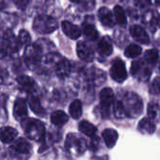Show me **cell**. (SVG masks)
I'll list each match as a JSON object with an SVG mask.
<instances>
[{
	"instance_id": "1",
	"label": "cell",
	"mask_w": 160,
	"mask_h": 160,
	"mask_svg": "<svg viewBox=\"0 0 160 160\" xmlns=\"http://www.w3.org/2000/svg\"><path fill=\"white\" fill-rule=\"evenodd\" d=\"M122 104L124 108L126 117L137 118L142 112L143 103H142L141 99L134 92H127L125 94Z\"/></svg>"
},
{
	"instance_id": "2",
	"label": "cell",
	"mask_w": 160,
	"mask_h": 160,
	"mask_svg": "<svg viewBox=\"0 0 160 160\" xmlns=\"http://www.w3.org/2000/svg\"><path fill=\"white\" fill-rule=\"evenodd\" d=\"M23 128L26 132V135L28 138L41 141L44 138L45 136V128L42 122L35 119H28L23 122Z\"/></svg>"
},
{
	"instance_id": "3",
	"label": "cell",
	"mask_w": 160,
	"mask_h": 160,
	"mask_svg": "<svg viewBox=\"0 0 160 160\" xmlns=\"http://www.w3.org/2000/svg\"><path fill=\"white\" fill-rule=\"evenodd\" d=\"M32 146L31 144L23 138L14 140L11 146L10 152L11 154L18 160H27L31 155Z\"/></svg>"
},
{
	"instance_id": "4",
	"label": "cell",
	"mask_w": 160,
	"mask_h": 160,
	"mask_svg": "<svg viewBox=\"0 0 160 160\" xmlns=\"http://www.w3.org/2000/svg\"><path fill=\"white\" fill-rule=\"evenodd\" d=\"M33 28L37 33L49 34L58 28V22L48 15H38L33 22Z\"/></svg>"
},
{
	"instance_id": "5",
	"label": "cell",
	"mask_w": 160,
	"mask_h": 160,
	"mask_svg": "<svg viewBox=\"0 0 160 160\" xmlns=\"http://www.w3.org/2000/svg\"><path fill=\"white\" fill-rule=\"evenodd\" d=\"M131 72L140 81H147L151 76L152 71L147 66V63L145 61L136 60L132 63Z\"/></svg>"
},
{
	"instance_id": "6",
	"label": "cell",
	"mask_w": 160,
	"mask_h": 160,
	"mask_svg": "<svg viewBox=\"0 0 160 160\" xmlns=\"http://www.w3.org/2000/svg\"><path fill=\"white\" fill-rule=\"evenodd\" d=\"M115 96L110 88H105L100 92V101H101V111L104 117H108L109 108L113 105Z\"/></svg>"
},
{
	"instance_id": "7",
	"label": "cell",
	"mask_w": 160,
	"mask_h": 160,
	"mask_svg": "<svg viewBox=\"0 0 160 160\" xmlns=\"http://www.w3.org/2000/svg\"><path fill=\"white\" fill-rule=\"evenodd\" d=\"M110 75L116 82L122 83L127 78V72L123 61L120 58H116L110 69Z\"/></svg>"
},
{
	"instance_id": "8",
	"label": "cell",
	"mask_w": 160,
	"mask_h": 160,
	"mask_svg": "<svg viewBox=\"0 0 160 160\" xmlns=\"http://www.w3.org/2000/svg\"><path fill=\"white\" fill-rule=\"evenodd\" d=\"M76 50H77L78 57L81 58L82 60L90 62V61H92V59L94 58L93 50H92V46H90L87 42H79L77 43Z\"/></svg>"
},
{
	"instance_id": "9",
	"label": "cell",
	"mask_w": 160,
	"mask_h": 160,
	"mask_svg": "<svg viewBox=\"0 0 160 160\" xmlns=\"http://www.w3.org/2000/svg\"><path fill=\"white\" fill-rule=\"evenodd\" d=\"M130 34L136 41H138V42L142 44H148L150 42L148 33L140 26H137V25L132 26L130 28Z\"/></svg>"
},
{
	"instance_id": "10",
	"label": "cell",
	"mask_w": 160,
	"mask_h": 160,
	"mask_svg": "<svg viewBox=\"0 0 160 160\" xmlns=\"http://www.w3.org/2000/svg\"><path fill=\"white\" fill-rule=\"evenodd\" d=\"M65 148L68 151L74 150L75 152H83L85 151V146H83L81 139L78 138L73 134L68 135L66 141H65Z\"/></svg>"
},
{
	"instance_id": "11",
	"label": "cell",
	"mask_w": 160,
	"mask_h": 160,
	"mask_svg": "<svg viewBox=\"0 0 160 160\" xmlns=\"http://www.w3.org/2000/svg\"><path fill=\"white\" fill-rule=\"evenodd\" d=\"M61 27H62V29H63V32L65 33V35L68 36L69 38H71L72 40H76L81 36V30H80V28L77 26H75L68 21L62 22Z\"/></svg>"
},
{
	"instance_id": "12",
	"label": "cell",
	"mask_w": 160,
	"mask_h": 160,
	"mask_svg": "<svg viewBox=\"0 0 160 160\" xmlns=\"http://www.w3.org/2000/svg\"><path fill=\"white\" fill-rule=\"evenodd\" d=\"M17 135H18L17 130L12 127L6 126L0 128V139H1L3 143L6 144L12 143L15 140Z\"/></svg>"
},
{
	"instance_id": "13",
	"label": "cell",
	"mask_w": 160,
	"mask_h": 160,
	"mask_svg": "<svg viewBox=\"0 0 160 160\" xmlns=\"http://www.w3.org/2000/svg\"><path fill=\"white\" fill-rule=\"evenodd\" d=\"M142 21L147 28H149L151 30L154 31L156 29V26L159 22L158 13L155 11H148L147 12L144 13Z\"/></svg>"
},
{
	"instance_id": "14",
	"label": "cell",
	"mask_w": 160,
	"mask_h": 160,
	"mask_svg": "<svg viewBox=\"0 0 160 160\" xmlns=\"http://www.w3.org/2000/svg\"><path fill=\"white\" fill-rule=\"evenodd\" d=\"M13 114L14 117L18 120L25 119L28 115V107L27 103L24 99L19 98L15 101L13 107Z\"/></svg>"
},
{
	"instance_id": "15",
	"label": "cell",
	"mask_w": 160,
	"mask_h": 160,
	"mask_svg": "<svg viewBox=\"0 0 160 160\" xmlns=\"http://www.w3.org/2000/svg\"><path fill=\"white\" fill-rule=\"evenodd\" d=\"M98 17L103 26L107 28H112L114 26V18L111 12L108 8H101L98 12Z\"/></svg>"
},
{
	"instance_id": "16",
	"label": "cell",
	"mask_w": 160,
	"mask_h": 160,
	"mask_svg": "<svg viewBox=\"0 0 160 160\" xmlns=\"http://www.w3.org/2000/svg\"><path fill=\"white\" fill-rule=\"evenodd\" d=\"M102 137L104 138V141H105L106 145L108 148H112L116 144L119 135H118V132L115 129L108 128V129L103 131Z\"/></svg>"
},
{
	"instance_id": "17",
	"label": "cell",
	"mask_w": 160,
	"mask_h": 160,
	"mask_svg": "<svg viewBox=\"0 0 160 160\" xmlns=\"http://www.w3.org/2000/svg\"><path fill=\"white\" fill-rule=\"evenodd\" d=\"M17 82L27 92H32L35 90L36 87L35 81L28 75H21L17 77Z\"/></svg>"
},
{
	"instance_id": "18",
	"label": "cell",
	"mask_w": 160,
	"mask_h": 160,
	"mask_svg": "<svg viewBox=\"0 0 160 160\" xmlns=\"http://www.w3.org/2000/svg\"><path fill=\"white\" fill-rule=\"evenodd\" d=\"M138 129L143 134L152 135L154 133L156 127H155V124L152 122V121H151L149 118H144L138 122Z\"/></svg>"
},
{
	"instance_id": "19",
	"label": "cell",
	"mask_w": 160,
	"mask_h": 160,
	"mask_svg": "<svg viewBox=\"0 0 160 160\" xmlns=\"http://www.w3.org/2000/svg\"><path fill=\"white\" fill-rule=\"evenodd\" d=\"M41 49L37 45H33L27 51V62L28 65H34L40 61Z\"/></svg>"
},
{
	"instance_id": "20",
	"label": "cell",
	"mask_w": 160,
	"mask_h": 160,
	"mask_svg": "<svg viewBox=\"0 0 160 160\" xmlns=\"http://www.w3.org/2000/svg\"><path fill=\"white\" fill-rule=\"evenodd\" d=\"M98 51L102 56H110L113 51L112 43L108 37H104L98 43Z\"/></svg>"
},
{
	"instance_id": "21",
	"label": "cell",
	"mask_w": 160,
	"mask_h": 160,
	"mask_svg": "<svg viewBox=\"0 0 160 160\" xmlns=\"http://www.w3.org/2000/svg\"><path fill=\"white\" fill-rule=\"evenodd\" d=\"M70 71H71V66L69 61L66 58H61L56 67V72L58 75V77L60 78L66 77L70 73Z\"/></svg>"
},
{
	"instance_id": "22",
	"label": "cell",
	"mask_w": 160,
	"mask_h": 160,
	"mask_svg": "<svg viewBox=\"0 0 160 160\" xmlns=\"http://www.w3.org/2000/svg\"><path fill=\"white\" fill-rule=\"evenodd\" d=\"M68 120H69V117L64 111L57 110L51 114V122L53 124L57 126H62L68 122Z\"/></svg>"
},
{
	"instance_id": "23",
	"label": "cell",
	"mask_w": 160,
	"mask_h": 160,
	"mask_svg": "<svg viewBox=\"0 0 160 160\" xmlns=\"http://www.w3.org/2000/svg\"><path fill=\"white\" fill-rule=\"evenodd\" d=\"M79 130H80V132L85 134L88 137L94 138L95 134H96V131H97V128L92 123H91L90 122L82 121L81 122L79 123Z\"/></svg>"
},
{
	"instance_id": "24",
	"label": "cell",
	"mask_w": 160,
	"mask_h": 160,
	"mask_svg": "<svg viewBox=\"0 0 160 160\" xmlns=\"http://www.w3.org/2000/svg\"><path fill=\"white\" fill-rule=\"evenodd\" d=\"M148 118L152 122H160V107L158 104L151 103L148 106L147 109Z\"/></svg>"
},
{
	"instance_id": "25",
	"label": "cell",
	"mask_w": 160,
	"mask_h": 160,
	"mask_svg": "<svg viewBox=\"0 0 160 160\" xmlns=\"http://www.w3.org/2000/svg\"><path fill=\"white\" fill-rule=\"evenodd\" d=\"M29 107H30L31 110H32L36 115L42 116V117L44 116L45 110H44V108H42V106L40 100H39L37 97L31 96V97L29 98Z\"/></svg>"
},
{
	"instance_id": "26",
	"label": "cell",
	"mask_w": 160,
	"mask_h": 160,
	"mask_svg": "<svg viewBox=\"0 0 160 160\" xmlns=\"http://www.w3.org/2000/svg\"><path fill=\"white\" fill-rule=\"evenodd\" d=\"M70 115L72 119H79L82 115V104L79 100H74L69 108Z\"/></svg>"
},
{
	"instance_id": "27",
	"label": "cell",
	"mask_w": 160,
	"mask_h": 160,
	"mask_svg": "<svg viewBox=\"0 0 160 160\" xmlns=\"http://www.w3.org/2000/svg\"><path fill=\"white\" fill-rule=\"evenodd\" d=\"M83 33L89 40H92V41H95L99 36L98 31L95 28V27L90 24L83 25Z\"/></svg>"
},
{
	"instance_id": "28",
	"label": "cell",
	"mask_w": 160,
	"mask_h": 160,
	"mask_svg": "<svg viewBox=\"0 0 160 160\" xmlns=\"http://www.w3.org/2000/svg\"><path fill=\"white\" fill-rule=\"evenodd\" d=\"M114 15H115V19L117 21V23L122 26L124 27L127 24V19H126V14L123 11V9L120 6H116L114 8Z\"/></svg>"
},
{
	"instance_id": "29",
	"label": "cell",
	"mask_w": 160,
	"mask_h": 160,
	"mask_svg": "<svg viewBox=\"0 0 160 160\" xmlns=\"http://www.w3.org/2000/svg\"><path fill=\"white\" fill-rule=\"evenodd\" d=\"M142 52V49L140 46L135 44V43H132L130 45H128L124 51V55L125 57L129 58H137L138 57Z\"/></svg>"
},
{
	"instance_id": "30",
	"label": "cell",
	"mask_w": 160,
	"mask_h": 160,
	"mask_svg": "<svg viewBox=\"0 0 160 160\" xmlns=\"http://www.w3.org/2000/svg\"><path fill=\"white\" fill-rule=\"evenodd\" d=\"M144 60L148 65H155L158 60V51L155 49L147 50L144 54Z\"/></svg>"
},
{
	"instance_id": "31",
	"label": "cell",
	"mask_w": 160,
	"mask_h": 160,
	"mask_svg": "<svg viewBox=\"0 0 160 160\" xmlns=\"http://www.w3.org/2000/svg\"><path fill=\"white\" fill-rule=\"evenodd\" d=\"M113 112H114V116L117 119H123L126 117V113L124 110V108L122 104L121 101H114L113 103Z\"/></svg>"
},
{
	"instance_id": "32",
	"label": "cell",
	"mask_w": 160,
	"mask_h": 160,
	"mask_svg": "<svg viewBox=\"0 0 160 160\" xmlns=\"http://www.w3.org/2000/svg\"><path fill=\"white\" fill-rule=\"evenodd\" d=\"M150 93L153 95L160 94V77H155L150 86Z\"/></svg>"
},
{
	"instance_id": "33",
	"label": "cell",
	"mask_w": 160,
	"mask_h": 160,
	"mask_svg": "<svg viewBox=\"0 0 160 160\" xmlns=\"http://www.w3.org/2000/svg\"><path fill=\"white\" fill-rule=\"evenodd\" d=\"M135 5L139 8H147L158 3V0H134Z\"/></svg>"
},
{
	"instance_id": "34",
	"label": "cell",
	"mask_w": 160,
	"mask_h": 160,
	"mask_svg": "<svg viewBox=\"0 0 160 160\" xmlns=\"http://www.w3.org/2000/svg\"><path fill=\"white\" fill-rule=\"evenodd\" d=\"M19 42L22 45H28L30 43V36L27 30H21L19 33Z\"/></svg>"
},
{
	"instance_id": "35",
	"label": "cell",
	"mask_w": 160,
	"mask_h": 160,
	"mask_svg": "<svg viewBox=\"0 0 160 160\" xmlns=\"http://www.w3.org/2000/svg\"><path fill=\"white\" fill-rule=\"evenodd\" d=\"M30 0H15V3L17 4V6L21 9H25L28 3H29Z\"/></svg>"
},
{
	"instance_id": "36",
	"label": "cell",
	"mask_w": 160,
	"mask_h": 160,
	"mask_svg": "<svg viewBox=\"0 0 160 160\" xmlns=\"http://www.w3.org/2000/svg\"><path fill=\"white\" fill-rule=\"evenodd\" d=\"M83 1L84 5L88 8H92L94 6V0H80V2Z\"/></svg>"
},
{
	"instance_id": "37",
	"label": "cell",
	"mask_w": 160,
	"mask_h": 160,
	"mask_svg": "<svg viewBox=\"0 0 160 160\" xmlns=\"http://www.w3.org/2000/svg\"><path fill=\"white\" fill-rule=\"evenodd\" d=\"M72 2H73V3H79L80 2V0H71Z\"/></svg>"
},
{
	"instance_id": "38",
	"label": "cell",
	"mask_w": 160,
	"mask_h": 160,
	"mask_svg": "<svg viewBox=\"0 0 160 160\" xmlns=\"http://www.w3.org/2000/svg\"><path fill=\"white\" fill-rule=\"evenodd\" d=\"M158 72H160V60H159V65H158Z\"/></svg>"
},
{
	"instance_id": "39",
	"label": "cell",
	"mask_w": 160,
	"mask_h": 160,
	"mask_svg": "<svg viewBox=\"0 0 160 160\" xmlns=\"http://www.w3.org/2000/svg\"><path fill=\"white\" fill-rule=\"evenodd\" d=\"M159 26H160V20H159Z\"/></svg>"
}]
</instances>
